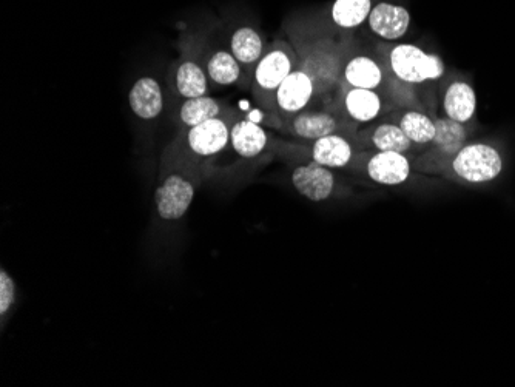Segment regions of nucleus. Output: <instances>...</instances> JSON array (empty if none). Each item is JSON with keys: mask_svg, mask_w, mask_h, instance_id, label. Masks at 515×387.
Segmentation results:
<instances>
[{"mask_svg": "<svg viewBox=\"0 0 515 387\" xmlns=\"http://www.w3.org/2000/svg\"><path fill=\"white\" fill-rule=\"evenodd\" d=\"M392 78L409 85L438 81L445 76V62L438 54L428 53L414 44H397L389 50Z\"/></svg>", "mask_w": 515, "mask_h": 387, "instance_id": "1", "label": "nucleus"}, {"mask_svg": "<svg viewBox=\"0 0 515 387\" xmlns=\"http://www.w3.org/2000/svg\"><path fill=\"white\" fill-rule=\"evenodd\" d=\"M452 175L468 184H486L503 172V158L494 145L472 142L463 145L449 162Z\"/></svg>", "mask_w": 515, "mask_h": 387, "instance_id": "2", "label": "nucleus"}, {"mask_svg": "<svg viewBox=\"0 0 515 387\" xmlns=\"http://www.w3.org/2000/svg\"><path fill=\"white\" fill-rule=\"evenodd\" d=\"M230 130L232 125L223 116L187 128L186 138H184L187 150L190 155L204 161L216 158L229 147Z\"/></svg>", "mask_w": 515, "mask_h": 387, "instance_id": "3", "label": "nucleus"}, {"mask_svg": "<svg viewBox=\"0 0 515 387\" xmlns=\"http://www.w3.org/2000/svg\"><path fill=\"white\" fill-rule=\"evenodd\" d=\"M195 184L184 175L172 173L156 189L155 204L158 216L164 221H178L189 212L195 199Z\"/></svg>", "mask_w": 515, "mask_h": 387, "instance_id": "4", "label": "nucleus"}, {"mask_svg": "<svg viewBox=\"0 0 515 387\" xmlns=\"http://www.w3.org/2000/svg\"><path fill=\"white\" fill-rule=\"evenodd\" d=\"M295 68V58L290 48L284 44L275 45L266 51L260 62L255 65L253 82L256 90L266 96L275 95V91Z\"/></svg>", "mask_w": 515, "mask_h": 387, "instance_id": "5", "label": "nucleus"}, {"mask_svg": "<svg viewBox=\"0 0 515 387\" xmlns=\"http://www.w3.org/2000/svg\"><path fill=\"white\" fill-rule=\"evenodd\" d=\"M367 178L383 187L403 186L412 175V162L408 153L375 152L364 164Z\"/></svg>", "mask_w": 515, "mask_h": 387, "instance_id": "6", "label": "nucleus"}, {"mask_svg": "<svg viewBox=\"0 0 515 387\" xmlns=\"http://www.w3.org/2000/svg\"><path fill=\"white\" fill-rule=\"evenodd\" d=\"M290 179H292L293 189L312 202L327 201L332 198L337 187L334 170L327 169L314 161L298 165L290 175Z\"/></svg>", "mask_w": 515, "mask_h": 387, "instance_id": "7", "label": "nucleus"}, {"mask_svg": "<svg viewBox=\"0 0 515 387\" xmlns=\"http://www.w3.org/2000/svg\"><path fill=\"white\" fill-rule=\"evenodd\" d=\"M315 95L317 91H315L314 81L303 68L298 67L278 87L273 99L283 115L295 116L309 107Z\"/></svg>", "mask_w": 515, "mask_h": 387, "instance_id": "8", "label": "nucleus"}, {"mask_svg": "<svg viewBox=\"0 0 515 387\" xmlns=\"http://www.w3.org/2000/svg\"><path fill=\"white\" fill-rule=\"evenodd\" d=\"M367 27L377 38L386 42H395L404 38L411 27V13L408 8L392 2H380L372 7Z\"/></svg>", "mask_w": 515, "mask_h": 387, "instance_id": "9", "label": "nucleus"}, {"mask_svg": "<svg viewBox=\"0 0 515 387\" xmlns=\"http://www.w3.org/2000/svg\"><path fill=\"white\" fill-rule=\"evenodd\" d=\"M269 135L260 122L252 118H241L233 122L230 130V147L243 159H255L266 152Z\"/></svg>", "mask_w": 515, "mask_h": 387, "instance_id": "10", "label": "nucleus"}, {"mask_svg": "<svg viewBox=\"0 0 515 387\" xmlns=\"http://www.w3.org/2000/svg\"><path fill=\"white\" fill-rule=\"evenodd\" d=\"M301 68L314 81L317 95H321V93L332 90V87L337 84L340 76H343L344 67L334 51L318 48L307 54Z\"/></svg>", "mask_w": 515, "mask_h": 387, "instance_id": "11", "label": "nucleus"}, {"mask_svg": "<svg viewBox=\"0 0 515 387\" xmlns=\"http://www.w3.org/2000/svg\"><path fill=\"white\" fill-rule=\"evenodd\" d=\"M128 105L142 121H155L164 110L161 84L152 76H142L128 93Z\"/></svg>", "mask_w": 515, "mask_h": 387, "instance_id": "12", "label": "nucleus"}, {"mask_svg": "<svg viewBox=\"0 0 515 387\" xmlns=\"http://www.w3.org/2000/svg\"><path fill=\"white\" fill-rule=\"evenodd\" d=\"M468 139L465 124L452 121L449 118L435 119V138L431 142V156L434 162H451V159L457 155L458 150L462 149Z\"/></svg>", "mask_w": 515, "mask_h": 387, "instance_id": "13", "label": "nucleus"}, {"mask_svg": "<svg viewBox=\"0 0 515 387\" xmlns=\"http://www.w3.org/2000/svg\"><path fill=\"white\" fill-rule=\"evenodd\" d=\"M310 158L327 169H344L354 159V145L346 136L332 133L312 142Z\"/></svg>", "mask_w": 515, "mask_h": 387, "instance_id": "14", "label": "nucleus"}, {"mask_svg": "<svg viewBox=\"0 0 515 387\" xmlns=\"http://www.w3.org/2000/svg\"><path fill=\"white\" fill-rule=\"evenodd\" d=\"M343 79L351 88L378 90L386 81V73L377 59L358 54L344 64Z\"/></svg>", "mask_w": 515, "mask_h": 387, "instance_id": "15", "label": "nucleus"}, {"mask_svg": "<svg viewBox=\"0 0 515 387\" xmlns=\"http://www.w3.org/2000/svg\"><path fill=\"white\" fill-rule=\"evenodd\" d=\"M346 115L358 124H371L383 113L384 99L377 90L349 88L343 99Z\"/></svg>", "mask_w": 515, "mask_h": 387, "instance_id": "16", "label": "nucleus"}, {"mask_svg": "<svg viewBox=\"0 0 515 387\" xmlns=\"http://www.w3.org/2000/svg\"><path fill=\"white\" fill-rule=\"evenodd\" d=\"M477 110V95L474 87L466 81H454L443 96V112L446 118L460 124H468Z\"/></svg>", "mask_w": 515, "mask_h": 387, "instance_id": "17", "label": "nucleus"}, {"mask_svg": "<svg viewBox=\"0 0 515 387\" xmlns=\"http://www.w3.org/2000/svg\"><path fill=\"white\" fill-rule=\"evenodd\" d=\"M340 122L330 112H304L293 116L290 132L303 141L314 142L324 136L338 133Z\"/></svg>", "mask_w": 515, "mask_h": 387, "instance_id": "18", "label": "nucleus"}, {"mask_svg": "<svg viewBox=\"0 0 515 387\" xmlns=\"http://www.w3.org/2000/svg\"><path fill=\"white\" fill-rule=\"evenodd\" d=\"M230 51L243 67L258 64L266 53V44L255 28L241 27L233 31L230 38Z\"/></svg>", "mask_w": 515, "mask_h": 387, "instance_id": "19", "label": "nucleus"}, {"mask_svg": "<svg viewBox=\"0 0 515 387\" xmlns=\"http://www.w3.org/2000/svg\"><path fill=\"white\" fill-rule=\"evenodd\" d=\"M175 87L184 99L209 95V76L196 61H182L176 68Z\"/></svg>", "mask_w": 515, "mask_h": 387, "instance_id": "20", "label": "nucleus"}, {"mask_svg": "<svg viewBox=\"0 0 515 387\" xmlns=\"http://www.w3.org/2000/svg\"><path fill=\"white\" fill-rule=\"evenodd\" d=\"M223 116V105L212 96H199V98L184 99L179 107L178 119L182 127L192 128L202 122Z\"/></svg>", "mask_w": 515, "mask_h": 387, "instance_id": "21", "label": "nucleus"}, {"mask_svg": "<svg viewBox=\"0 0 515 387\" xmlns=\"http://www.w3.org/2000/svg\"><path fill=\"white\" fill-rule=\"evenodd\" d=\"M207 76L218 87H232L241 79L243 65L233 56L232 51L216 50L207 59Z\"/></svg>", "mask_w": 515, "mask_h": 387, "instance_id": "22", "label": "nucleus"}, {"mask_svg": "<svg viewBox=\"0 0 515 387\" xmlns=\"http://www.w3.org/2000/svg\"><path fill=\"white\" fill-rule=\"evenodd\" d=\"M372 0H335L330 19L341 30H357L369 19Z\"/></svg>", "mask_w": 515, "mask_h": 387, "instance_id": "23", "label": "nucleus"}, {"mask_svg": "<svg viewBox=\"0 0 515 387\" xmlns=\"http://www.w3.org/2000/svg\"><path fill=\"white\" fill-rule=\"evenodd\" d=\"M369 141L377 152L409 153L414 147L411 139L397 122H380L375 125L369 135Z\"/></svg>", "mask_w": 515, "mask_h": 387, "instance_id": "24", "label": "nucleus"}, {"mask_svg": "<svg viewBox=\"0 0 515 387\" xmlns=\"http://www.w3.org/2000/svg\"><path fill=\"white\" fill-rule=\"evenodd\" d=\"M398 125L414 145H431L435 138V119L417 108H408L398 118Z\"/></svg>", "mask_w": 515, "mask_h": 387, "instance_id": "25", "label": "nucleus"}, {"mask_svg": "<svg viewBox=\"0 0 515 387\" xmlns=\"http://www.w3.org/2000/svg\"><path fill=\"white\" fill-rule=\"evenodd\" d=\"M16 301V283L7 270H0V315L2 318L10 312Z\"/></svg>", "mask_w": 515, "mask_h": 387, "instance_id": "26", "label": "nucleus"}]
</instances>
